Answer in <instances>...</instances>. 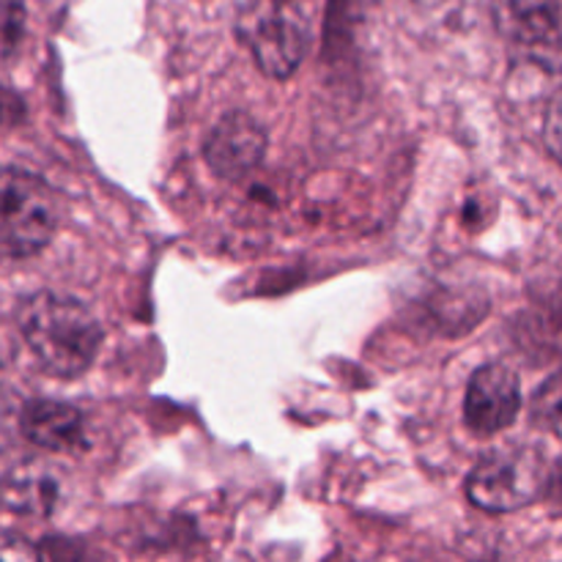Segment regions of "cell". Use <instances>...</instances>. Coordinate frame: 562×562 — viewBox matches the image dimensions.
I'll return each mask as SVG.
<instances>
[{
    "label": "cell",
    "instance_id": "obj_13",
    "mask_svg": "<svg viewBox=\"0 0 562 562\" xmlns=\"http://www.w3.org/2000/svg\"><path fill=\"white\" fill-rule=\"evenodd\" d=\"M376 3L379 0H333V5H329V33L344 31V27L360 22L368 14V9Z\"/></svg>",
    "mask_w": 562,
    "mask_h": 562
},
{
    "label": "cell",
    "instance_id": "obj_10",
    "mask_svg": "<svg viewBox=\"0 0 562 562\" xmlns=\"http://www.w3.org/2000/svg\"><path fill=\"white\" fill-rule=\"evenodd\" d=\"M532 423H541L549 434L560 431V379L558 373L549 376L543 387H538L536 398H532Z\"/></svg>",
    "mask_w": 562,
    "mask_h": 562
},
{
    "label": "cell",
    "instance_id": "obj_12",
    "mask_svg": "<svg viewBox=\"0 0 562 562\" xmlns=\"http://www.w3.org/2000/svg\"><path fill=\"white\" fill-rule=\"evenodd\" d=\"M22 22H25L22 0H0V55L14 47L22 33Z\"/></svg>",
    "mask_w": 562,
    "mask_h": 562
},
{
    "label": "cell",
    "instance_id": "obj_1",
    "mask_svg": "<svg viewBox=\"0 0 562 562\" xmlns=\"http://www.w3.org/2000/svg\"><path fill=\"white\" fill-rule=\"evenodd\" d=\"M20 333L38 366L55 379H77L93 366L102 327L80 300L38 291L20 307Z\"/></svg>",
    "mask_w": 562,
    "mask_h": 562
},
{
    "label": "cell",
    "instance_id": "obj_15",
    "mask_svg": "<svg viewBox=\"0 0 562 562\" xmlns=\"http://www.w3.org/2000/svg\"><path fill=\"white\" fill-rule=\"evenodd\" d=\"M0 562H42L38 560V549L27 543L25 538L11 536V532H0Z\"/></svg>",
    "mask_w": 562,
    "mask_h": 562
},
{
    "label": "cell",
    "instance_id": "obj_4",
    "mask_svg": "<svg viewBox=\"0 0 562 562\" xmlns=\"http://www.w3.org/2000/svg\"><path fill=\"white\" fill-rule=\"evenodd\" d=\"M258 69L272 80H285L300 69L311 47V20L296 0H261L239 22Z\"/></svg>",
    "mask_w": 562,
    "mask_h": 562
},
{
    "label": "cell",
    "instance_id": "obj_17",
    "mask_svg": "<svg viewBox=\"0 0 562 562\" xmlns=\"http://www.w3.org/2000/svg\"><path fill=\"white\" fill-rule=\"evenodd\" d=\"M11 113V104H9V97H5L3 91H0V124H3L5 119H9Z\"/></svg>",
    "mask_w": 562,
    "mask_h": 562
},
{
    "label": "cell",
    "instance_id": "obj_6",
    "mask_svg": "<svg viewBox=\"0 0 562 562\" xmlns=\"http://www.w3.org/2000/svg\"><path fill=\"white\" fill-rule=\"evenodd\" d=\"M521 409V384L514 368L488 362L472 373L467 384L464 420L477 437H492L516 423Z\"/></svg>",
    "mask_w": 562,
    "mask_h": 562
},
{
    "label": "cell",
    "instance_id": "obj_2",
    "mask_svg": "<svg viewBox=\"0 0 562 562\" xmlns=\"http://www.w3.org/2000/svg\"><path fill=\"white\" fill-rule=\"evenodd\" d=\"M549 464L532 445H505L477 461L467 477V497L486 514H514L538 503L547 488Z\"/></svg>",
    "mask_w": 562,
    "mask_h": 562
},
{
    "label": "cell",
    "instance_id": "obj_3",
    "mask_svg": "<svg viewBox=\"0 0 562 562\" xmlns=\"http://www.w3.org/2000/svg\"><path fill=\"white\" fill-rule=\"evenodd\" d=\"M58 228V198L42 176L0 170V250L11 258L42 252Z\"/></svg>",
    "mask_w": 562,
    "mask_h": 562
},
{
    "label": "cell",
    "instance_id": "obj_5",
    "mask_svg": "<svg viewBox=\"0 0 562 562\" xmlns=\"http://www.w3.org/2000/svg\"><path fill=\"white\" fill-rule=\"evenodd\" d=\"M492 16L505 42L558 69L560 0H492Z\"/></svg>",
    "mask_w": 562,
    "mask_h": 562
},
{
    "label": "cell",
    "instance_id": "obj_18",
    "mask_svg": "<svg viewBox=\"0 0 562 562\" xmlns=\"http://www.w3.org/2000/svg\"><path fill=\"white\" fill-rule=\"evenodd\" d=\"M412 3H417V5H426V9H437V5H445V3H450V0H412Z\"/></svg>",
    "mask_w": 562,
    "mask_h": 562
},
{
    "label": "cell",
    "instance_id": "obj_8",
    "mask_svg": "<svg viewBox=\"0 0 562 562\" xmlns=\"http://www.w3.org/2000/svg\"><path fill=\"white\" fill-rule=\"evenodd\" d=\"M20 434L47 453H80L88 445L80 409L64 401H31L20 409Z\"/></svg>",
    "mask_w": 562,
    "mask_h": 562
},
{
    "label": "cell",
    "instance_id": "obj_9",
    "mask_svg": "<svg viewBox=\"0 0 562 562\" xmlns=\"http://www.w3.org/2000/svg\"><path fill=\"white\" fill-rule=\"evenodd\" d=\"M60 503L58 472L38 461L14 467L0 481V505L20 516H49Z\"/></svg>",
    "mask_w": 562,
    "mask_h": 562
},
{
    "label": "cell",
    "instance_id": "obj_14",
    "mask_svg": "<svg viewBox=\"0 0 562 562\" xmlns=\"http://www.w3.org/2000/svg\"><path fill=\"white\" fill-rule=\"evenodd\" d=\"M20 409L14 395L0 387V450L9 448L14 431H20Z\"/></svg>",
    "mask_w": 562,
    "mask_h": 562
},
{
    "label": "cell",
    "instance_id": "obj_11",
    "mask_svg": "<svg viewBox=\"0 0 562 562\" xmlns=\"http://www.w3.org/2000/svg\"><path fill=\"white\" fill-rule=\"evenodd\" d=\"M38 560L42 562H99L97 554L80 541H69V538H58V541H47L38 549Z\"/></svg>",
    "mask_w": 562,
    "mask_h": 562
},
{
    "label": "cell",
    "instance_id": "obj_16",
    "mask_svg": "<svg viewBox=\"0 0 562 562\" xmlns=\"http://www.w3.org/2000/svg\"><path fill=\"white\" fill-rule=\"evenodd\" d=\"M560 99L554 97L549 104V119H547V137H549V151L558 157L560 151Z\"/></svg>",
    "mask_w": 562,
    "mask_h": 562
},
{
    "label": "cell",
    "instance_id": "obj_7",
    "mask_svg": "<svg viewBox=\"0 0 562 562\" xmlns=\"http://www.w3.org/2000/svg\"><path fill=\"white\" fill-rule=\"evenodd\" d=\"M267 154V130L250 113H225L203 143V159L220 179H241L261 165Z\"/></svg>",
    "mask_w": 562,
    "mask_h": 562
}]
</instances>
